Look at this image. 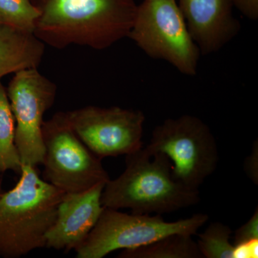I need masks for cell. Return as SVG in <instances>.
Masks as SVG:
<instances>
[{"label": "cell", "mask_w": 258, "mask_h": 258, "mask_svg": "<svg viewBox=\"0 0 258 258\" xmlns=\"http://www.w3.org/2000/svg\"><path fill=\"white\" fill-rule=\"evenodd\" d=\"M40 13L35 36L56 49L80 45L106 50L128 37L135 0H31Z\"/></svg>", "instance_id": "6da1fadb"}, {"label": "cell", "mask_w": 258, "mask_h": 258, "mask_svg": "<svg viewBox=\"0 0 258 258\" xmlns=\"http://www.w3.org/2000/svg\"><path fill=\"white\" fill-rule=\"evenodd\" d=\"M200 201L199 190L189 189L174 179L166 156L150 154L144 147L125 155V171L107 181L101 195L104 208L129 209L139 215L169 213Z\"/></svg>", "instance_id": "7a4b0ae2"}, {"label": "cell", "mask_w": 258, "mask_h": 258, "mask_svg": "<svg viewBox=\"0 0 258 258\" xmlns=\"http://www.w3.org/2000/svg\"><path fill=\"white\" fill-rule=\"evenodd\" d=\"M13 189L0 195V257L19 258L45 247L66 193L41 179L36 167L23 165Z\"/></svg>", "instance_id": "3957f363"}, {"label": "cell", "mask_w": 258, "mask_h": 258, "mask_svg": "<svg viewBox=\"0 0 258 258\" xmlns=\"http://www.w3.org/2000/svg\"><path fill=\"white\" fill-rule=\"evenodd\" d=\"M128 37L148 56L166 61L181 74L198 73L201 52L176 0H143Z\"/></svg>", "instance_id": "277c9868"}, {"label": "cell", "mask_w": 258, "mask_h": 258, "mask_svg": "<svg viewBox=\"0 0 258 258\" xmlns=\"http://www.w3.org/2000/svg\"><path fill=\"white\" fill-rule=\"evenodd\" d=\"M144 148L150 154L166 156L174 179L189 189L199 190L218 164L215 137L208 125L195 115L164 120L154 129Z\"/></svg>", "instance_id": "5b68a950"}, {"label": "cell", "mask_w": 258, "mask_h": 258, "mask_svg": "<svg viewBox=\"0 0 258 258\" xmlns=\"http://www.w3.org/2000/svg\"><path fill=\"white\" fill-rule=\"evenodd\" d=\"M43 179L66 194L87 191L106 183L109 175L101 159L75 133L66 112H57L44 120Z\"/></svg>", "instance_id": "8992f818"}, {"label": "cell", "mask_w": 258, "mask_h": 258, "mask_svg": "<svg viewBox=\"0 0 258 258\" xmlns=\"http://www.w3.org/2000/svg\"><path fill=\"white\" fill-rule=\"evenodd\" d=\"M209 220L206 214L166 222L161 215L127 214L103 209L87 238L75 249L78 258H102L118 249L137 248L171 234L195 235Z\"/></svg>", "instance_id": "52a82bcc"}, {"label": "cell", "mask_w": 258, "mask_h": 258, "mask_svg": "<svg viewBox=\"0 0 258 258\" xmlns=\"http://www.w3.org/2000/svg\"><path fill=\"white\" fill-rule=\"evenodd\" d=\"M7 95L15 121V144L23 165L37 167L44 157V115L53 106L57 86L37 69L15 74Z\"/></svg>", "instance_id": "ba28073f"}, {"label": "cell", "mask_w": 258, "mask_h": 258, "mask_svg": "<svg viewBox=\"0 0 258 258\" xmlns=\"http://www.w3.org/2000/svg\"><path fill=\"white\" fill-rule=\"evenodd\" d=\"M66 113L75 133L100 159L128 155L143 147L142 111L87 106Z\"/></svg>", "instance_id": "9c48e42d"}, {"label": "cell", "mask_w": 258, "mask_h": 258, "mask_svg": "<svg viewBox=\"0 0 258 258\" xmlns=\"http://www.w3.org/2000/svg\"><path fill=\"white\" fill-rule=\"evenodd\" d=\"M105 184L100 183L83 192L64 195L55 222L47 232L45 247L69 252L86 240L104 209L101 195Z\"/></svg>", "instance_id": "30bf717a"}, {"label": "cell", "mask_w": 258, "mask_h": 258, "mask_svg": "<svg viewBox=\"0 0 258 258\" xmlns=\"http://www.w3.org/2000/svg\"><path fill=\"white\" fill-rule=\"evenodd\" d=\"M201 55L221 50L240 31L230 0H176Z\"/></svg>", "instance_id": "8fae6325"}, {"label": "cell", "mask_w": 258, "mask_h": 258, "mask_svg": "<svg viewBox=\"0 0 258 258\" xmlns=\"http://www.w3.org/2000/svg\"><path fill=\"white\" fill-rule=\"evenodd\" d=\"M45 44L32 32L0 25V80L23 70L37 69Z\"/></svg>", "instance_id": "7c38bea8"}, {"label": "cell", "mask_w": 258, "mask_h": 258, "mask_svg": "<svg viewBox=\"0 0 258 258\" xmlns=\"http://www.w3.org/2000/svg\"><path fill=\"white\" fill-rule=\"evenodd\" d=\"M119 258H203L198 243L188 234L174 233L137 248L123 249Z\"/></svg>", "instance_id": "4fadbf2b"}, {"label": "cell", "mask_w": 258, "mask_h": 258, "mask_svg": "<svg viewBox=\"0 0 258 258\" xmlns=\"http://www.w3.org/2000/svg\"><path fill=\"white\" fill-rule=\"evenodd\" d=\"M22 164L15 144V121L6 88L0 81V177L8 171L21 172Z\"/></svg>", "instance_id": "5bb4252c"}, {"label": "cell", "mask_w": 258, "mask_h": 258, "mask_svg": "<svg viewBox=\"0 0 258 258\" xmlns=\"http://www.w3.org/2000/svg\"><path fill=\"white\" fill-rule=\"evenodd\" d=\"M39 15L31 0H0V25L34 33Z\"/></svg>", "instance_id": "9a60e30c"}, {"label": "cell", "mask_w": 258, "mask_h": 258, "mask_svg": "<svg viewBox=\"0 0 258 258\" xmlns=\"http://www.w3.org/2000/svg\"><path fill=\"white\" fill-rule=\"evenodd\" d=\"M232 230L221 222H212L198 235L200 252L205 258H234L235 246L230 242Z\"/></svg>", "instance_id": "2e32d148"}, {"label": "cell", "mask_w": 258, "mask_h": 258, "mask_svg": "<svg viewBox=\"0 0 258 258\" xmlns=\"http://www.w3.org/2000/svg\"><path fill=\"white\" fill-rule=\"evenodd\" d=\"M258 240V210L257 208L248 221L235 232V242L236 244L244 243L249 241Z\"/></svg>", "instance_id": "e0dca14e"}, {"label": "cell", "mask_w": 258, "mask_h": 258, "mask_svg": "<svg viewBox=\"0 0 258 258\" xmlns=\"http://www.w3.org/2000/svg\"><path fill=\"white\" fill-rule=\"evenodd\" d=\"M234 8L251 20L258 19V0H230Z\"/></svg>", "instance_id": "ac0fdd59"}, {"label": "cell", "mask_w": 258, "mask_h": 258, "mask_svg": "<svg viewBox=\"0 0 258 258\" xmlns=\"http://www.w3.org/2000/svg\"><path fill=\"white\" fill-rule=\"evenodd\" d=\"M244 169L249 179L257 185L258 182V145L257 141L254 142L252 152L247 157L244 164Z\"/></svg>", "instance_id": "d6986e66"}, {"label": "cell", "mask_w": 258, "mask_h": 258, "mask_svg": "<svg viewBox=\"0 0 258 258\" xmlns=\"http://www.w3.org/2000/svg\"><path fill=\"white\" fill-rule=\"evenodd\" d=\"M234 250V258H254L257 257L258 240L249 241L236 244Z\"/></svg>", "instance_id": "ffe728a7"}, {"label": "cell", "mask_w": 258, "mask_h": 258, "mask_svg": "<svg viewBox=\"0 0 258 258\" xmlns=\"http://www.w3.org/2000/svg\"><path fill=\"white\" fill-rule=\"evenodd\" d=\"M2 191H1V186H0V195H1Z\"/></svg>", "instance_id": "44dd1931"}]
</instances>
